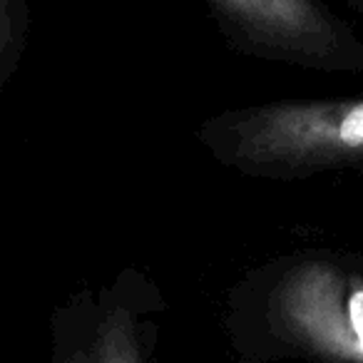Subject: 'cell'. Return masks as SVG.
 I'll return each mask as SVG.
<instances>
[{"instance_id":"4","label":"cell","mask_w":363,"mask_h":363,"mask_svg":"<svg viewBox=\"0 0 363 363\" xmlns=\"http://www.w3.org/2000/svg\"><path fill=\"white\" fill-rule=\"evenodd\" d=\"M351 6H353V11H358L363 16V0H351Z\"/></svg>"},{"instance_id":"5","label":"cell","mask_w":363,"mask_h":363,"mask_svg":"<svg viewBox=\"0 0 363 363\" xmlns=\"http://www.w3.org/2000/svg\"><path fill=\"white\" fill-rule=\"evenodd\" d=\"M112 363H120V361H112Z\"/></svg>"},{"instance_id":"1","label":"cell","mask_w":363,"mask_h":363,"mask_svg":"<svg viewBox=\"0 0 363 363\" xmlns=\"http://www.w3.org/2000/svg\"><path fill=\"white\" fill-rule=\"evenodd\" d=\"M239 155L277 174L363 172V97L284 102L239 125Z\"/></svg>"},{"instance_id":"3","label":"cell","mask_w":363,"mask_h":363,"mask_svg":"<svg viewBox=\"0 0 363 363\" xmlns=\"http://www.w3.org/2000/svg\"><path fill=\"white\" fill-rule=\"evenodd\" d=\"M289 311L316 343L363 361V277L311 264L291 281Z\"/></svg>"},{"instance_id":"2","label":"cell","mask_w":363,"mask_h":363,"mask_svg":"<svg viewBox=\"0 0 363 363\" xmlns=\"http://www.w3.org/2000/svg\"><path fill=\"white\" fill-rule=\"evenodd\" d=\"M267 50L318 70L363 72V40L321 0H224Z\"/></svg>"}]
</instances>
